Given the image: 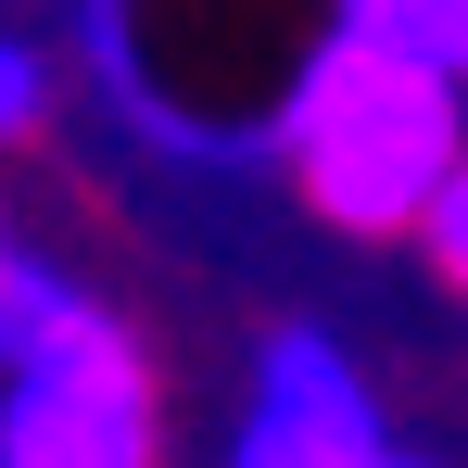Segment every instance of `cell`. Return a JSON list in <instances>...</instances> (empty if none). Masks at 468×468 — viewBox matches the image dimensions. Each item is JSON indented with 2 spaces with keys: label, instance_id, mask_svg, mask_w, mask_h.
Listing matches in <instances>:
<instances>
[{
  "label": "cell",
  "instance_id": "obj_2",
  "mask_svg": "<svg viewBox=\"0 0 468 468\" xmlns=\"http://www.w3.org/2000/svg\"><path fill=\"white\" fill-rule=\"evenodd\" d=\"M0 468H165L153 355L89 304L64 342L0 367Z\"/></svg>",
  "mask_w": 468,
  "mask_h": 468
},
{
  "label": "cell",
  "instance_id": "obj_1",
  "mask_svg": "<svg viewBox=\"0 0 468 468\" xmlns=\"http://www.w3.org/2000/svg\"><path fill=\"white\" fill-rule=\"evenodd\" d=\"M266 153H279V177L304 190L329 229L405 240L418 190L468 153V89L443 64H418V51H392V38L329 26L304 64H292L279 114H266Z\"/></svg>",
  "mask_w": 468,
  "mask_h": 468
},
{
  "label": "cell",
  "instance_id": "obj_3",
  "mask_svg": "<svg viewBox=\"0 0 468 468\" xmlns=\"http://www.w3.org/2000/svg\"><path fill=\"white\" fill-rule=\"evenodd\" d=\"M229 468H431L418 443H392L367 367L329 342V329H266L253 392H240Z\"/></svg>",
  "mask_w": 468,
  "mask_h": 468
},
{
  "label": "cell",
  "instance_id": "obj_7",
  "mask_svg": "<svg viewBox=\"0 0 468 468\" xmlns=\"http://www.w3.org/2000/svg\"><path fill=\"white\" fill-rule=\"evenodd\" d=\"M38 127H51V51L0 26V153H13V140H38Z\"/></svg>",
  "mask_w": 468,
  "mask_h": 468
},
{
  "label": "cell",
  "instance_id": "obj_6",
  "mask_svg": "<svg viewBox=\"0 0 468 468\" xmlns=\"http://www.w3.org/2000/svg\"><path fill=\"white\" fill-rule=\"evenodd\" d=\"M405 240H418V266H431V279H443V292L468 304V153L443 165L431 190H418V216H405Z\"/></svg>",
  "mask_w": 468,
  "mask_h": 468
},
{
  "label": "cell",
  "instance_id": "obj_5",
  "mask_svg": "<svg viewBox=\"0 0 468 468\" xmlns=\"http://www.w3.org/2000/svg\"><path fill=\"white\" fill-rule=\"evenodd\" d=\"M329 26H355V38H392V51H418V64H443L468 89V0H342Z\"/></svg>",
  "mask_w": 468,
  "mask_h": 468
},
{
  "label": "cell",
  "instance_id": "obj_4",
  "mask_svg": "<svg viewBox=\"0 0 468 468\" xmlns=\"http://www.w3.org/2000/svg\"><path fill=\"white\" fill-rule=\"evenodd\" d=\"M77 316H89V292H77L26 229H0V367H26L38 342H64Z\"/></svg>",
  "mask_w": 468,
  "mask_h": 468
}]
</instances>
